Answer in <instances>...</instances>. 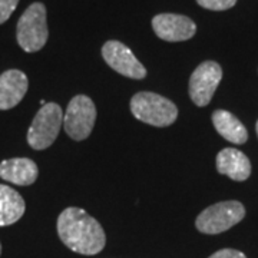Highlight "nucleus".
I'll return each mask as SVG.
<instances>
[{
  "mask_svg": "<svg viewBox=\"0 0 258 258\" xmlns=\"http://www.w3.org/2000/svg\"><path fill=\"white\" fill-rule=\"evenodd\" d=\"M57 234L75 252L93 255L101 252L106 237L101 224L81 208H66L57 218Z\"/></svg>",
  "mask_w": 258,
  "mask_h": 258,
  "instance_id": "nucleus-1",
  "label": "nucleus"
},
{
  "mask_svg": "<svg viewBox=\"0 0 258 258\" xmlns=\"http://www.w3.org/2000/svg\"><path fill=\"white\" fill-rule=\"evenodd\" d=\"M131 111L137 119L152 126H169L178 118L175 103L154 92H139L131 99Z\"/></svg>",
  "mask_w": 258,
  "mask_h": 258,
  "instance_id": "nucleus-2",
  "label": "nucleus"
},
{
  "mask_svg": "<svg viewBox=\"0 0 258 258\" xmlns=\"http://www.w3.org/2000/svg\"><path fill=\"white\" fill-rule=\"evenodd\" d=\"M18 43L25 52H37L46 45L49 30L46 8L42 3L30 5L18 22Z\"/></svg>",
  "mask_w": 258,
  "mask_h": 258,
  "instance_id": "nucleus-3",
  "label": "nucleus"
},
{
  "mask_svg": "<svg viewBox=\"0 0 258 258\" xmlns=\"http://www.w3.org/2000/svg\"><path fill=\"white\" fill-rule=\"evenodd\" d=\"M62 122H63L62 108L53 102L45 103L39 109L29 128L28 144L37 151L49 148L57 138Z\"/></svg>",
  "mask_w": 258,
  "mask_h": 258,
  "instance_id": "nucleus-4",
  "label": "nucleus"
},
{
  "mask_svg": "<svg viewBox=\"0 0 258 258\" xmlns=\"http://www.w3.org/2000/svg\"><path fill=\"white\" fill-rule=\"evenodd\" d=\"M245 208L238 201H224L204 210L197 218V228L204 234H220L244 218Z\"/></svg>",
  "mask_w": 258,
  "mask_h": 258,
  "instance_id": "nucleus-5",
  "label": "nucleus"
},
{
  "mask_svg": "<svg viewBox=\"0 0 258 258\" xmlns=\"http://www.w3.org/2000/svg\"><path fill=\"white\" fill-rule=\"evenodd\" d=\"M96 120V108L91 98L78 95L69 102L64 112L63 126L66 134L75 141H83L92 132Z\"/></svg>",
  "mask_w": 258,
  "mask_h": 258,
  "instance_id": "nucleus-6",
  "label": "nucleus"
},
{
  "mask_svg": "<svg viewBox=\"0 0 258 258\" xmlns=\"http://www.w3.org/2000/svg\"><path fill=\"white\" fill-rule=\"evenodd\" d=\"M222 79V69L212 60L201 63L191 75L189 96L197 106H207Z\"/></svg>",
  "mask_w": 258,
  "mask_h": 258,
  "instance_id": "nucleus-7",
  "label": "nucleus"
},
{
  "mask_svg": "<svg viewBox=\"0 0 258 258\" xmlns=\"http://www.w3.org/2000/svg\"><path fill=\"white\" fill-rule=\"evenodd\" d=\"M102 56L105 62L113 71L132 79H142L147 76V69L132 53L126 45L118 40H109L102 47Z\"/></svg>",
  "mask_w": 258,
  "mask_h": 258,
  "instance_id": "nucleus-8",
  "label": "nucleus"
},
{
  "mask_svg": "<svg viewBox=\"0 0 258 258\" xmlns=\"http://www.w3.org/2000/svg\"><path fill=\"white\" fill-rule=\"evenodd\" d=\"M152 28L158 37L166 42H182L195 35L197 26L192 20L182 15L162 13L152 19Z\"/></svg>",
  "mask_w": 258,
  "mask_h": 258,
  "instance_id": "nucleus-9",
  "label": "nucleus"
},
{
  "mask_svg": "<svg viewBox=\"0 0 258 258\" xmlns=\"http://www.w3.org/2000/svg\"><path fill=\"white\" fill-rule=\"evenodd\" d=\"M28 76L22 71L10 69L0 75V111L12 109L28 92Z\"/></svg>",
  "mask_w": 258,
  "mask_h": 258,
  "instance_id": "nucleus-10",
  "label": "nucleus"
},
{
  "mask_svg": "<svg viewBox=\"0 0 258 258\" xmlns=\"http://www.w3.org/2000/svg\"><path fill=\"white\" fill-rule=\"evenodd\" d=\"M217 169L234 181H245L251 174V162L245 154L235 148H225L217 155Z\"/></svg>",
  "mask_w": 258,
  "mask_h": 258,
  "instance_id": "nucleus-11",
  "label": "nucleus"
},
{
  "mask_svg": "<svg viewBox=\"0 0 258 258\" xmlns=\"http://www.w3.org/2000/svg\"><path fill=\"white\" fill-rule=\"evenodd\" d=\"M37 175V165L29 158H12L0 164V178L15 185H32Z\"/></svg>",
  "mask_w": 258,
  "mask_h": 258,
  "instance_id": "nucleus-12",
  "label": "nucleus"
},
{
  "mask_svg": "<svg viewBox=\"0 0 258 258\" xmlns=\"http://www.w3.org/2000/svg\"><path fill=\"white\" fill-rule=\"evenodd\" d=\"M212 123L217 132L228 142L241 145L248 139V132L245 126L230 112L222 109L215 111L212 113Z\"/></svg>",
  "mask_w": 258,
  "mask_h": 258,
  "instance_id": "nucleus-13",
  "label": "nucleus"
},
{
  "mask_svg": "<svg viewBox=\"0 0 258 258\" xmlns=\"http://www.w3.org/2000/svg\"><path fill=\"white\" fill-rule=\"evenodd\" d=\"M25 200L8 185L0 184V227L12 225L25 214Z\"/></svg>",
  "mask_w": 258,
  "mask_h": 258,
  "instance_id": "nucleus-14",
  "label": "nucleus"
},
{
  "mask_svg": "<svg viewBox=\"0 0 258 258\" xmlns=\"http://www.w3.org/2000/svg\"><path fill=\"white\" fill-rule=\"evenodd\" d=\"M197 3L204 9L220 12V10L231 9L237 3V0H197Z\"/></svg>",
  "mask_w": 258,
  "mask_h": 258,
  "instance_id": "nucleus-15",
  "label": "nucleus"
},
{
  "mask_svg": "<svg viewBox=\"0 0 258 258\" xmlns=\"http://www.w3.org/2000/svg\"><path fill=\"white\" fill-rule=\"evenodd\" d=\"M19 0H0V25L5 23L18 8Z\"/></svg>",
  "mask_w": 258,
  "mask_h": 258,
  "instance_id": "nucleus-16",
  "label": "nucleus"
},
{
  "mask_svg": "<svg viewBox=\"0 0 258 258\" xmlns=\"http://www.w3.org/2000/svg\"><path fill=\"white\" fill-rule=\"evenodd\" d=\"M210 258H247L241 251H237V249H220L217 252H214Z\"/></svg>",
  "mask_w": 258,
  "mask_h": 258,
  "instance_id": "nucleus-17",
  "label": "nucleus"
},
{
  "mask_svg": "<svg viewBox=\"0 0 258 258\" xmlns=\"http://www.w3.org/2000/svg\"><path fill=\"white\" fill-rule=\"evenodd\" d=\"M255 129H257V135H258V122H257V126H255Z\"/></svg>",
  "mask_w": 258,
  "mask_h": 258,
  "instance_id": "nucleus-18",
  "label": "nucleus"
},
{
  "mask_svg": "<svg viewBox=\"0 0 258 258\" xmlns=\"http://www.w3.org/2000/svg\"><path fill=\"white\" fill-rule=\"evenodd\" d=\"M0 254H2V244H0Z\"/></svg>",
  "mask_w": 258,
  "mask_h": 258,
  "instance_id": "nucleus-19",
  "label": "nucleus"
}]
</instances>
